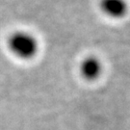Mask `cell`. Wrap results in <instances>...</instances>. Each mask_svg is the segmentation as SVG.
Returning <instances> with one entry per match:
<instances>
[{"label": "cell", "mask_w": 130, "mask_h": 130, "mask_svg": "<svg viewBox=\"0 0 130 130\" xmlns=\"http://www.w3.org/2000/svg\"><path fill=\"white\" fill-rule=\"evenodd\" d=\"M8 45L12 53L24 60L33 58L39 49L37 39L32 34L24 31L12 34L8 40Z\"/></svg>", "instance_id": "6da1fadb"}, {"label": "cell", "mask_w": 130, "mask_h": 130, "mask_svg": "<svg viewBox=\"0 0 130 130\" xmlns=\"http://www.w3.org/2000/svg\"><path fill=\"white\" fill-rule=\"evenodd\" d=\"M102 71L101 62L96 57L89 56L85 58L80 65V73L87 80H94L99 77Z\"/></svg>", "instance_id": "7a4b0ae2"}, {"label": "cell", "mask_w": 130, "mask_h": 130, "mask_svg": "<svg viewBox=\"0 0 130 130\" xmlns=\"http://www.w3.org/2000/svg\"><path fill=\"white\" fill-rule=\"evenodd\" d=\"M100 8L104 14L114 19H120L127 13L125 0H101Z\"/></svg>", "instance_id": "3957f363"}]
</instances>
